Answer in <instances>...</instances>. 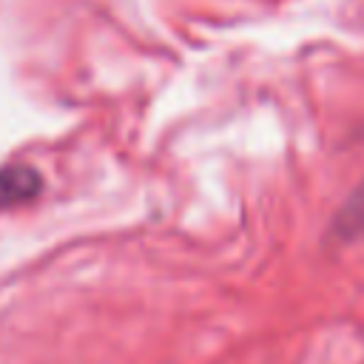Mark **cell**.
<instances>
[{
    "mask_svg": "<svg viewBox=\"0 0 364 364\" xmlns=\"http://www.w3.org/2000/svg\"><path fill=\"white\" fill-rule=\"evenodd\" d=\"M40 173L31 165H6L0 168V210L23 205L40 193Z\"/></svg>",
    "mask_w": 364,
    "mask_h": 364,
    "instance_id": "6da1fadb",
    "label": "cell"
},
{
    "mask_svg": "<svg viewBox=\"0 0 364 364\" xmlns=\"http://www.w3.org/2000/svg\"><path fill=\"white\" fill-rule=\"evenodd\" d=\"M361 233H364V179L344 199V205L338 208V213L333 219V236L338 242H353Z\"/></svg>",
    "mask_w": 364,
    "mask_h": 364,
    "instance_id": "7a4b0ae2",
    "label": "cell"
}]
</instances>
